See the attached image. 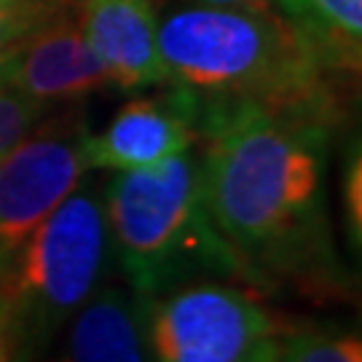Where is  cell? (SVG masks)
Masks as SVG:
<instances>
[{"label": "cell", "instance_id": "cell-16", "mask_svg": "<svg viewBox=\"0 0 362 362\" xmlns=\"http://www.w3.org/2000/svg\"><path fill=\"white\" fill-rule=\"evenodd\" d=\"M191 6H212V8H239V11H276L274 0H188Z\"/></svg>", "mask_w": 362, "mask_h": 362}, {"label": "cell", "instance_id": "cell-7", "mask_svg": "<svg viewBox=\"0 0 362 362\" xmlns=\"http://www.w3.org/2000/svg\"><path fill=\"white\" fill-rule=\"evenodd\" d=\"M196 140L194 94L172 86L164 97L129 100L103 132H86L81 156L86 169L129 172L194 151Z\"/></svg>", "mask_w": 362, "mask_h": 362}, {"label": "cell", "instance_id": "cell-12", "mask_svg": "<svg viewBox=\"0 0 362 362\" xmlns=\"http://www.w3.org/2000/svg\"><path fill=\"white\" fill-rule=\"evenodd\" d=\"M276 362H362V341L336 327H303L282 336Z\"/></svg>", "mask_w": 362, "mask_h": 362}, {"label": "cell", "instance_id": "cell-5", "mask_svg": "<svg viewBox=\"0 0 362 362\" xmlns=\"http://www.w3.org/2000/svg\"><path fill=\"white\" fill-rule=\"evenodd\" d=\"M153 362H276L282 330L258 298L223 282H191L148 300Z\"/></svg>", "mask_w": 362, "mask_h": 362}, {"label": "cell", "instance_id": "cell-4", "mask_svg": "<svg viewBox=\"0 0 362 362\" xmlns=\"http://www.w3.org/2000/svg\"><path fill=\"white\" fill-rule=\"evenodd\" d=\"M103 199L76 188L0 276L13 362H30L100 285L107 258Z\"/></svg>", "mask_w": 362, "mask_h": 362}, {"label": "cell", "instance_id": "cell-10", "mask_svg": "<svg viewBox=\"0 0 362 362\" xmlns=\"http://www.w3.org/2000/svg\"><path fill=\"white\" fill-rule=\"evenodd\" d=\"M145 320V298L107 287L73 314L57 362H148Z\"/></svg>", "mask_w": 362, "mask_h": 362}, {"label": "cell", "instance_id": "cell-14", "mask_svg": "<svg viewBox=\"0 0 362 362\" xmlns=\"http://www.w3.org/2000/svg\"><path fill=\"white\" fill-rule=\"evenodd\" d=\"M46 116V105L0 83V158L13 151Z\"/></svg>", "mask_w": 362, "mask_h": 362}, {"label": "cell", "instance_id": "cell-18", "mask_svg": "<svg viewBox=\"0 0 362 362\" xmlns=\"http://www.w3.org/2000/svg\"><path fill=\"white\" fill-rule=\"evenodd\" d=\"M54 3H57V6L62 8V11H67V13H78V11H81V6H83L86 0H54Z\"/></svg>", "mask_w": 362, "mask_h": 362}, {"label": "cell", "instance_id": "cell-13", "mask_svg": "<svg viewBox=\"0 0 362 362\" xmlns=\"http://www.w3.org/2000/svg\"><path fill=\"white\" fill-rule=\"evenodd\" d=\"M62 13L54 0H0V57Z\"/></svg>", "mask_w": 362, "mask_h": 362}, {"label": "cell", "instance_id": "cell-3", "mask_svg": "<svg viewBox=\"0 0 362 362\" xmlns=\"http://www.w3.org/2000/svg\"><path fill=\"white\" fill-rule=\"evenodd\" d=\"M107 239L134 296L145 300L191 285L202 274H245L204 207L194 151L153 167L116 172L103 199Z\"/></svg>", "mask_w": 362, "mask_h": 362}, {"label": "cell", "instance_id": "cell-2", "mask_svg": "<svg viewBox=\"0 0 362 362\" xmlns=\"http://www.w3.org/2000/svg\"><path fill=\"white\" fill-rule=\"evenodd\" d=\"M167 86L199 100L258 105L330 129L338 100L330 70L279 11L185 6L158 22Z\"/></svg>", "mask_w": 362, "mask_h": 362}, {"label": "cell", "instance_id": "cell-11", "mask_svg": "<svg viewBox=\"0 0 362 362\" xmlns=\"http://www.w3.org/2000/svg\"><path fill=\"white\" fill-rule=\"evenodd\" d=\"M333 76H351L362 59V0H274Z\"/></svg>", "mask_w": 362, "mask_h": 362}, {"label": "cell", "instance_id": "cell-15", "mask_svg": "<svg viewBox=\"0 0 362 362\" xmlns=\"http://www.w3.org/2000/svg\"><path fill=\"white\" fill-rule=\"evenodd\" d=\"M360 158H354V164H349V172H346V215H349V231L354 242H360Z\"/></svg>", "mask_w": 362, "mask_h": 362}, {"label": "cell", "instance_id": "cell-8", "mask_svg": "<svg viewBox=\"0 0 362 362\" xmlns=\"http://www.w3.org/2000/svg\"><path fill=\"white\" fill-rule=\"evenodd\" d=\"M0 83L40 105L70 103L113 86L83 40L78 13H62L0 57Z\"/></svg>", "mask_w": 362, "mask_h": 362}, {"label": "cell", "instance_id": "cell-6", "mask_svg": "<svg viewBox=\"0 0 362 362\" xmlns=\"http://www.w3.org/2000/svg\"><path fill=\"white\" fill-rule=\"evenodd\" d=\"M83 134L73 118L38 124L0 158V276L40 223L78 188L86 172Z\"/></svg>", "mask_w": 362, "mask_h": 362}, {"label": "cell", "instance_id": "cell-17", "mask_svg": "<svg viewBox=\"0 0 362 362\" xmlns=\"http://www.w3.org/2000/svg\"><path fill=\"white\" fill-rule=\"evenodd\" d=\"M0 362H13L11 338H8V325H6L3 306H0Z\"/></svg>", "mask_w": 362, "mask_h": 362}, {"label": "cell", "instance_id": "cell-1", "mask_svg": "<svg viewBox=\"0 0 362 362\" xmlns=\"http://www.w3.org/2000/svg\"><path fill=\"white\" fill-rule=\"evenodd\" d=\"M196 103L204 207L250 279L325 258V148L330 129L247 103Z\"/></svg>", "mask_w": 362, "mask_h": 362}, {"label": "cell", "instance_id": "cell-9", "mask_svg": "<svg viewBox=\"0 0 362 362\" xmlns=\"http://www.w3.org/2000/svg\"><path fill=\"white\" fill-rule=\"evenodd\" d=\"M78 22L113 86L137 91L167 83L158 54L156 0H86Z\"/></svg>", "mask_w": 362, "mask_h": 362}]
</instances>
